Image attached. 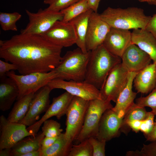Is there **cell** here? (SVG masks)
Wrapping results in <instances>:
<instances>
[{
  "label": "cell",
  "instance_id": "cell-1",
  "mask_svg": "<svg viewBox=\"0 0 156 156\" xmlns=\"http://www.w3.org/2000/svg\"><path fill=\"white\" fill-rule=\"evenodd\" d=\"M63 47L40 35L22 34L0 41V57L15 65L21 75L46 73L60 63Z\"/></svg>",
  "mask_w": 156,
  "mask_h": 156
},
{
  "label": "cell",
  "instance_id": "cell-2",
  "mask_svg": "<svg viewBox=\"0 0 156 156\" xmlns=\"http://www.w3.org/2000/svg\"><path fill=\"white\" fill-rule=\"evenodd\" d=\"M121 62L120 57L112 54L102 44L90 51L84 80L99 90L111 70Z\"/></svg>",
  "mask_w": 156,
  "mask_h": 156
},
{
  "label": "cell",
  "instance_id": "cell-3",
  "mask_svg": "<svg viewBox=\"0 0 156 156\" xmlns=\"http://www.w3.org/2000/svg\"><path fill=\"white\" fill-rule=\"evenodd\" d=\"M101 18L112 28L128 30L145 29L151 16L137 7L125 9L108 7L100 14Z\"/></svg>",
  "mask_w": 156,
  "mask_h": 156
},
{
  "label": "cell",
  "instance_id": "cell-4",
  "mask_svg": "<svg viewBox=\"0 0 156 156\" xmlns=\"http://www.w3.org/2000/svg\"><path fill=\"white\" fill-rule=\"evenodd\" d=\"M90 51L83 53L79 47L68 51L61 62L54 69L56 78L64 80L81 81L85 80Z\"/></svg>",
  "mask_w": 156,
  "mask_h": 156
},
{
  "label": "cell",
  "instance_id": "cell-5",
  "mask_svg": "<svg viewBox=\"0 0 156 156\" xmlns=\"http://www.w3.org/2000/svg\"><path fill=\"white\" fill-rule=\"evenodd\" d=\"M111 101L96 99L89 101L81 130L75 140L79 143L91 137L96 138L101 117L107 109L113 106Z\"/></svg>",
  "mask_w": 156,
  "mask_h": 156
},
{
  "label": "cell",
  "instance_id": "cell-6",
  "mask_svg": "<svg viewBox=\"0 0 156 156\" xmlns=\"http://www.w3.org/2000/svg\"><path fill=\"white\" fill-rule=\"evenodd\" d=\"M6 76L11 78L17 86L19 93L16 100L32 92H35L56 78L55 70L46 73L37 72L26 75H18L13 70L7 72Z\"/></svg>",
  "mask_w": 156,
  "mask_h": 156
},
{
  "label": "cell",
  "instance_id": "cell-7",
  "mask_svg": "<svg viewBox=\"0 0 156 156\" xmlns=\"http://www.w3.org/2000/svg\"><path fill=\"white\" fill-rule=\"evenodd\" d=\"M89 101L74 96L67 109L64 135L70 144L76 140L83 125Z\"/></svg>",
  "mask_w": 156,
  "mask_h": 156
},
{
  "label": "cell",
  "instance_id": "cell-8",
  "mask_svg": "<svg viewBox=\"0 0 156 156\" xmlns=\"http://www.w3.org/2000/svg\"><path fill=\"white\" fill-rule=\"evenodd\" d=\"M29 21L26 27L21 29L22 34L41 35L48 30L57 21H62L63 15L60 12L40 8L36 13L26 10Z\"/></svg>",
  "mask_w": 156,
  "mask_h": 156
},
{
  "label": "cell",
  "instance_id": "cell-9",
  "mask_svg": "<svg viewBox=\"0 0 156 156\" xmlns=\"http://www.w3.org/2000/svg\"><path fill=\"white\" fill-rule=\"evenodd\" d=\"M128 73L121 63L116 65L110 71L99 89L102 99L115 103L127 82Z\"/></svg>",
  "mask_w": 156,
  "mask_h": 156
},
{
  "label": "cell",
  "instance_id": "cell-10",
  "mask_svg": "<svg viewBox=\"0 0 156 156\" xmlns=\"http://www.w3.org/2000/svg\"><path fill=\"white\" fill-rule=\"evenodd\" d=\"M47 85L52 90L63 89L74 96L88 101L96 99H102L99 90L85 80L67 81L55 78L51 81Z\"/></svg>",
  "mask_w": 156,
  "mask_h": 156
},
{
  "label": "cell",
  "instance_id": "cell-11",
  "mask_svg": "<svg viewBox=\"0 0 156 156\" xmlns=\"http://www.w3.org/2000/svg\"><path fill=\"white\" fill-rule=\"evenodd\" d=\"M26 126L20 123L9 121L3 115L0 117V150L12 148L24 138L31 136Z\"/></svg>",
  "mask_w": 156,
  "mask_h": 156
},
{
  "label": "cell",
  "instance_id": "cell-12",
  "mask_svg": "<svg viewBox=\"0 0 156 156\" xmlns=\"http://www.w3.org/2000/svg\"><path fill=\"white\" fill-rule=\"evenodd\" d=\"M40 35L49 42L63 47L76 44L77 39L72 24L62 21H57L48 30Z\"/></svg>",
  "mask_w": 156,
  "mask_h": 156
},
{
  "label": "cell",
  "instance_id": "cell-13",
  "mask_svg": "<svg viewBox=\"0 0 156 156\" xmlns=\"http://www.w3.org/2000/svg\"><path fill=\"white\" fill-rule=\"evenodd\" d=\"M111 27L97 12H93L89 18L86 38L88 51L103 44Z\"/></svg>",
  "mask_w": 156,
  "mask_h": 156
},
{
  "label": "cell",
  "instance_id": "cell-14",
  "mask_svg": "<svg viewBox=\"0 0 156 156\" xmlns=\"http://www.w3.org/2000/svg\"><path fill=\"white\" fill-rule=\"evenodd\" d=\"M52 90L46 85L35 93L30 102L28 112L20 123L29 127L37 122L40 115L46 112L49 106V95Z\"/></svg>",
  "mask_w": 156,
  "mask_h": 156
},
{
  "label": "cell",
  "instance_id": "cell-15",
  "mask_svg": "<svg viewBox=\"0 0 156 156\" xmlns=\"http://www.w3.org/2000/svg\"><path fill=\"white\" fill-rule=\"evenodd\" d=\"M74 96L66 92L57 97L53 99L44 114L38 121L32 125L27 128L32 136H35L37 134L40 126L46 120L51 117L55 116L58 119L66 114L67 109Z\"/></svg>",
  "mask_w": 156,
  "mask_h": 156
},
{
  "label": "cell",
  "instance_id": "cell-16",
  "mask_svg": "<svg viewBox=\"0 0 156 156\" xmlns=\"http://www.w3.org/2000/svg\"><path fill=\"white\" fill-rule=\"evenodd\" d=\"M123 118L112 108L106 110L100 120L96 138L107 142L115 138L120 129Z\"/></svg>",
  "mask_w": 156,
  "mask_h": 156
},
{
  "label": "cell",
  "instance_id": "cell-17",
  "mask_svg": "<svg viewBox=\"0 0 156 156\" xmlns=\"http://www.w3.org/2000/svg\"><path fill=\"white\" fill-rule=\"evenodd\" d=\"M131 44V32L129 30L111 27L103 44L111 53L121 58Z\"/></svg>",
  "mask_w": 156,
  "mask_h": 156
},
{
  "label": "cell",
  "instance_id": "cell-18",
  "mask_svg": "<svg viewBox=\"0 0 156 156\" xmlns=\"http://www.w3.org/2000/svg\"><path fill=\"white\" fill-rule=\"evenodd\" d=\"M121 64L129 72H138L151 63L149 55L135 44H131L121 57Z\"/></svg>",
  "mask_w": 156,
  "mask_h": 156
},
{
  "label": "cell",
  "instance_id": "cell-19",
  "mask_svg": "<svg viewBox=\"0 0 156 156\" xmlns=\"http://www.w3.org/2000/svg\"><path fill=\"white\" fill-rule=\"evenodd\" d=\"M138 72H129L127 82L119 94L116 105L112 109L118 114L124 117L129 108L134 103L137 93L133 91V84L134 78Z\"/></svg>",
  "mask_w": 156,
  "mask_h": 156
},
{
  "label": "cell",
  "instance_id": "cell-20",
  "mask_svg": "<svg viewBox=\"0 0 156 156\" xmlns=\"http://www.w3.org/2000/svg\"><path fill=\"white\" fill-rule=\"evenodd\" d=\"M133 83L137 93L150 92L156 86V63H151L138 72Z\"/></svg>",
  "mask_w": 156,
  "mask_h": 156
},
{
  "label": "cell",
  "instance_id": "cell-21",
  "mask_svg": "<svg viewBox=\"0 0 156 156\" xmlns=\"http://www.w3.org/2000/svg\"><path fill=\"white\" fill-rule=\"evenodd\" d=\"M131 44H135L147 53L156 63V39L145 29H134L131 32Z\"/></svg>",
  "mask_w": 156,
  "mask_h": 156
},
{
  "label": "cell",
  "instance_id": "cell-22",
  "mask_svg": "<svg viewBox=\"0 0 156 156\" xmlns=\"http://www.w3.org/2000/svg\"><path fill=\"white\" fill-rule=\"evenodd\" d=\"M18 88L10 78L5 76L0 78V109L2 111L9 110L16 100Z\"/></svg>",
  "mask_w": 156,
  "mask_h": 156
},
{
  "label": "cell",
  "instance_id": "cell-23",
  "mask_svg": "<svg viewBox=\"0 0 156 156\" xmlns=\"http://www.w3.org/2000/svg\"><path fill=\"white\" fill-rule=\"evenodd\" d=\"M93 12L90 9L70 21L73 25L75 33L77 38L75 44L84 53L88 52L86 48V38L89 18Z\"/></svg>",
  "mask_w": 156,
  "mask_h": 156
},
{
  "label": "cell",
  "instance_id": "cell-24",
  "mask_svg": "<svg viewBox=\"0 0 156 156\" xmlns=\"http://www.w3.org/2000/svg\"><path fill=\"white\" fill-rule=\"evenodd\" d=\"M44 137L42 131L35 136L24 138L12 148L11 156H20L24 153L39 150L41 148V142Z\"/></svg>",
  "mask_w": 156,
  "mask_h": 156
},
{
  "label": "cell",
  "instance_id": "cell-25",
  "mask_svg": "<svg viewBox=\"0 0 156 156\" xmlns=\"http://www.w3.org/2000/svg\"><path fill=\"white\" fill-rule=\"evenodd\" d=\"M35 92L27 95L17 100L7 118L9 122L19 123L27 113Z\"/></svg>",
  "mask_w": 156,
  "mask_h": 156
},
{
  "label": "cell",
  "instance_id": "cell-26",
  "mask_svg": "<svg viewBox=\"0 0 156 156\" xmlns=\"http://www.w3.org/2000/svg\"><path fill=\"white\" fill-rule=\"evenodd\" d=\"M72 145L62 133L52 145L42 151L41 156H68Z\"/></svg>",
  "mask_w": 156,
  "mask_h": 156
},
{
  "label": "cell",
  "instance_id": "cell-27",
  "mask_svg": "<svg viewBox=\"0 0 156 156\" xmlns=\"http://www.w3.org/2000/svg\"><path fill=\"white\" fill-rule=\"evenodd\" d=\"M150 112H147L145 107L139 106L134 103L125 114L120 129L124 133H127L129 129L127 126L128 122L144 120L148 116Z\"/></svg>",
  "mask_w": 156,
  "mask_h": 156
},
{
  "label": "cell",
  "instance_id": "cell-28",
  "mask_svg": "<svg viewBox=\"0 0 156 156\" xmlns=\"http://www.w3.org/2000/svg\"><path fill=\"white\" fill-rule=\"evenodd\" d=\"M89 9L87 0H80L60 11L63 16L62 21L69 22Z\"/></svg>",
  "mask_w": 156,
  "mask_h": 156
},
{
  "label": "cell",
  "instance_id": "cell-29",
  "mask_svg": "<svg viewBox=\"0 0 156 156\" xmlns=\"http://www.w3.org/2000/svg\"><path fill=\"white\" fill-rule=\"evenodd\" d=\"M22 15L16 12L12 13L0 12V25L3 30L17 31L18 29L16 22L19 20Z\"/></svg>",
  "mask_w": 156,
  "mask_h": 156
},
{
  "label": "cell",
  "instance_id": "cell-30",
  "mask_svg": "<svg viewBox=\"0 0 156 156\" xmlns=\"http://www.w3.org/2000/svg\"><path fill=\"white\" fill-rule=\"evenodd\" d=\"M68 156H93V149L88 139L72 145Z\"/></svg>",
  "mask_w": 156,
  "mask_h": 156
},
{
  "label": "cell",
  "instance_id": "cell-31",
  "mask_svg": "<svg viewBox=\"0 0 156 156\" xmlns=\"http://www.w3.org/2000/svg\"><path fill=\"white\" fill-rule=\"evenodd\" d=\"M42 130L45 136L54 137L60 135L63 131L61 125L56 121L47 119L43 122Z\"/></svg>",
  "mask_w": 156,
  "mask_h": 156
},
{
  "label": "cell",
  "instance_id": "cell-32",
  "mask_svg": "<svg viewBox=\"0 0 156 156\" xmlns=\"http://www.w3.org/2000/svg\"><path fill=\"white\" fill-rule=\"evenodd\" d=\"M135 101V103L139 106L150 107L151 112L156 116V86L148 95L140 96L136 99Z\"/></svg>",
  "mask_w": 156,
  "mask_h": 156
},
{
  "label": "cell",
  "instance_id": "cell-33",
  "mask_svg": "<svg viewBox=\"0 0 156 156\" xmlns=\"http://www.w3.org/2000/svg\"><path fill=\"white\" fill-rule=\"evenodd\" d=\"M80 0H44V3L48 4L46 8L49 10L59 12Z\"/></svg>",
  "mask_w": 156,
  "mask_h": 156
},
{
  "label": "cell",
  "instance_id": "cell-34",
  "mask_svg": "<svg viewBox=\"0 0 156 156\" xmlns=\"http://www.w3.org/2000/svg\"><path fill=\"white\" fill-rule=\"evenodd\" d=\"M127 156H156V141L148 144H143L141 151H129L126 154Z\"/></svg>",
  "mask_w": 156,
  "mask_h": 156
},
{
  "label": "cell",
  "instance_id": "cell-35",
  "mask_svg": "<svg viewBox=\"0 0 156 156\" xmlns=\"http://www.w3.org/2000/svg\"><path fill=\"white\" fill-rule=\"evenodd\" d=\"M93 149V156H105L106 141L100 140L94 137L88 138Z\"/></svg>",
  "mask_w": 156,
  "mask_h": 156
},
{
  "label": "cell",
  "instance_id": "cell-36",
  "mask_svg": "<svg viewBox=\"0 0 156 156\" xmlns=\"http://www.w3.org/2000/svg\"><path fill=\"white\" fill-rule=\"evenodd\" d=\"M155 115L151 112L145 120H140L139 127V131L142 132L144 135L151 132L154 126V119Z\"/></svg>",
  "mask_w": 156,
  "mask_h": 156
},
{
  "label": "cell",
  "instance_id": "cell-37",
  "mask_svg": "<svg viewBox=\"0 0 156 156\" xmlns=\"http://www.w3.org/2000/svg\"><path fill=\"white\" fill-rule=\"evenodd\" d=\"M14 70H17V68L15 65L0 60V78L7 76V72Z\"/></svg>",
  "mask_w": 156,
  "mask_h": 156
},
{
  "label": "cell",
  "instance_id": "cell-38",
  "mask_svg": "<svg viewBox=\"0 0 156 156\" xmlns=\"http://www.w3.org/2000/svg\"><path fill=\"white\" fill-rule=\"evenodd\" d=\"M156 39V14L151 16L145 29Z\"/></svg>",
  "mask_w": 156,
  "mask_h": 156
},
{
  "label": "cell",
  "instance_id": "cell-39",
  "mask_svg": "<svg viewBox=\"0 0 156 156\" xmlns=\"http://www.w3.org/2000/svg\"><path fill=\"white\" fill-rule=\"evenodd\" d=\"M59 136L54 137L45 136L41 142V150H44L52 145L58 138Z\"/></svg>",
  "mask_w": 156,
  "mask_h": 156
},
{
  "label": "cell",
  "instance_id": "cell-40",
  "mask_svg": "<svg viewBox=\"0 0 156 156\" xmlns=\"http://www.w3.org/2000/svg\"><path fill=\"white\" fill-rule=\"evenodd\" d=\"M146 140L151 142L156 141V125H154L151 131L148 134L144 135Z\"/></svg>",
  "mask_w": 156,
  "mask_h": 156
},
{
  "label": "cell",
  "instance_id": "cell-41",
  "mask_svg": "<svg viewBox=\"0 0 156 156\" xmlns=\"http://www.w3.org/2000/svg\"><path fill=\"white\" fill-rule=\"evenodd\" d=\"M101 0H87L90 9L94 12H97Z\"/></svg>",
  "mask_w": 156,
  "mask_h": 156
},
{
  "label": "cell",
  "instance_id": "cell-42",
  "mask_svg": "<svg viewBox=\"0 0 156 156\" xmlns=\"http://www.w3.org/2000/svg\"><path fill=\"white\" fill-rule=\"evenodd\" d=\"M41 148L37 151H32L22 154L20 156H41Z\"/></svg>",
  "mask_w": 156,
  "mask_h": 156
},
{
  "label": "cell",
  "instance_id": "cell-43",
  "mask_svg": "<svg viewBox=\"0 0 156 156\" xmlns=\"http://www.w3.org/2000/svg\"><path fill=\"white\" fill-rule=\"evenodd\" d=\"M11 148H5L0 150V156H11Z\"/></svg>",
  "mask_w": 156,
  "mask_h": 156
},
{
  "label": "cell",
  "instance_id": "cell-44",
  "mask_svg": "<svg viewBox=\"0 0 156 156\" xmlns=\"http://www.w3.org/2000/svg\"><path fill=\"white\" fill-rule=\"evenodd\" d=\"M144 2H146L151 5L156 6V0H144Z\"/></svg>",
  "mask_w": 156,
  "mask_h": 156
},
{
  "label": "cell",
  "instance_id": "cell-45",
  "mask_svg": "<svg viewBox=\"0 0 156 156\" xmlns=\"http://www.w3.org/2000/svg\"><path fill=\"white\" fill-rule=\"evenodd\" d=\"M140 2H144V0H138Z\"/></svg>",
  "mask_w": 156,
  "mask_h": 156
},
{
  "label": "cell",
  "instance_id": "cell-46",
  "mask_svg": "<svg viewBox=\"0 0 156 156\" xmlns=\"http://www.w3.org/2000/svg\"><path fill=\"white\" fill-rule=\"evenodd\" d=\"M154 125H156V120H155V121L154 122Z\"/></svg>",
  "mask_w": 156,
  "mask_h": 156
}]
</instances>
